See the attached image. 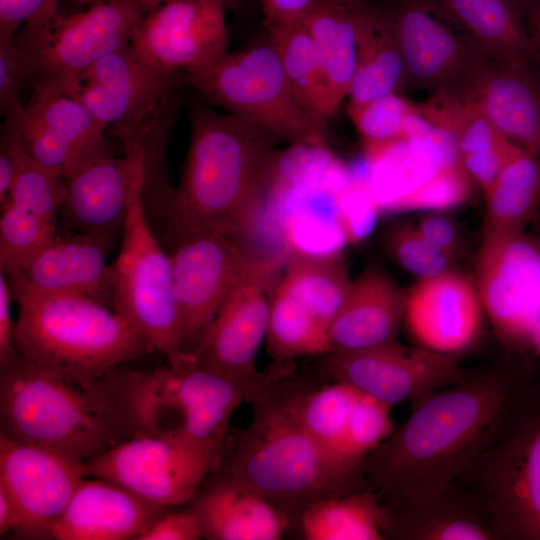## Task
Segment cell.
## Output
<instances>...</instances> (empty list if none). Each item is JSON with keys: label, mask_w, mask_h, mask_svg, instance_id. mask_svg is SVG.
I'll return each instance as SVG.
<instances>
[{"label": "cell", "mask_w": 540, "mask_h": 540, "mask_svg": "<svg viewBox=\"0 0 540 540\" xmlns=\"http://www.w3.org/2000/svg\"><path fill=\"white\" fill-rule=\"evenodd\" d=\"M529 63L492 62L473 99L502 135L540 157V81Z\"/></svg>", "instance_id": "27"}, {"label": "cell", "mask_w": 540, "mask_h": 540, "mask_svg": "<svg viewBox=\"0 0 540 540\" xmlns=\"http://www.w3.org/2000/svg\"><path fill=\"white\" fill-rule=\"evenodd\" d=\"M18 302L13 345L42 367L98 377L149 354V341L121 314L98 300L41 293L10 285Z\"/></svg>", "instance_id": "5"}, {"label": "cell", "mask_w": 540, "mask_h": 540, "mask_svg": "<svg viewBox=\"0 0 540 540\" xmlns=\"http://www.w3.org/2000/svg\"><path fill=\"white\" fill-rule=\"evenodd\" d=\"M287 256L284 247L258 256L203 334L193 364L239 380L250 392L263 379L256 355L266 338L271 300Z\"/></svg>", "instance_id": "13"}, {"label": "cell", "mask_w": 540, "mask_h": 540, "mask_svg": "<svg viewBox=\"0 0 540 540\" xmlns=\"http://www.w3.org/2000/svg\"><path fill=\"white\" fill-rule=\"evenodd\" d=\"M0 423V436L84 463L135 436L120 369L76 376L19 353L0 365Z\"/></svg>", "instance_id": "3"}, {"label": "cell", "mask_w": 540, "mask_h": 540, "mask_svg": "<svg viewBox=\"0 0 540 540\" xmlns=\"http://www.w3.org/2000/svg\"><path fill=\"white\" fill-rule=\"evenodd\" d=\"M145 15L137 0H96L81 11L27 22L11 41L26 89L70 96L88 68L131 43Z\"/></svg>", "instance_id": "6"}, {"label": "cell", "mask_w": 540, "mask_h": 540, "mask_svg": "<svg viewBox=\"0 0 540 540\" xmlns=\"http://www.w3.org/2000/svg\"><path fill=\"white\" fill-rule=\"evenodd\" d=\"M514 2L522 12H525L531 11L539 3V0H514Z\"/></svg>", "instance_id": "54"}, {"label": "cell", "mask_w": 540, "mask_h": 540, "mask_svg": "<svg viewBox=\"0 0 540 540\" xmlns=\"http://www.w3.org/2000/svg\"><path fill=\"white\" fill-rule=\"evenodd\" d=\"M470 190L471 179L462 167L437 169L385 210H444L462 204L469 197Z\"/></svg>", "instance_id": "41"}, {"label": "cell", "mask_w": 540, "mask_h": 540, "mask_svg": "<svg viewBox=\"0 0 540 540\" xmlns=\"http://www.w3.org/2000/svg\"><path fill=\"white\" fill-rule=\"evenodd\" d=\"M535 352L537 354H540V322L538 324V327L536 329V332L534 334V337H533V340H532V345Z\"/></svg>", "instance_id": "57"}, {"label": "cell", "mask_w": 540, "mask_h": 540, "mask_svg": "<svg viewBox=\"0 0 540 540\" xmlns=\"http://www.w3.org/2000/svg\"><path fill=\"white\" fill-rule=\"evenodd\" d=\"M246 2V0H224L227 10L238 11Z\"/></svg>", "instance_id": "56"}, {"label": "cell", "mask_w": 540, "mask_h": 540, "mask_svg": "<svg viewBox=\"0 0 540 540\" xmlns=\"http://www.w3.org/2000/svg\"><path fill=\"white\" fill-rule=\"evenodd\" d=\"M281 278L327 330L352 283L341 255L320 257L290 251Z\"/></svg>", "instance_id": "38"}, {"label": "cell", "mask_w": 540, "mask_h": 540, "mask_svg": "<svg viewBox=\"0 0 540 540\" xmlns=\"http://www.w3.org/2000/svg\"><path fill=\"white\" fill-rule=\"evenodd\" d=\"M476 288L497 336L510 347L532 345L540 322V250L521 233L484 232Z\"/></svg>", "instance_id": "16"}, {"label": "cell", "mask_w": 540, "mask_h": 540, "mask_svg": "<svg viewBox=\"0 0 540 540\" xmlns=\"http://www.w3.org/2000/svg\"><path fill=\"white\" fill-rule=\"evenodd\" d=\"M357 63L348 101L360 103L399 93L406 85L403 56L387 10L355 5Z\"/></svg>", "instance_id": "29"}, {"label": "cell", "mask_w": 540, "mask_h": 540, "mask_svg": "<svg viewBox=\"0 0 540 540\" xmlns=\"http://www.w3.org/2000/svg\"><path fill=\"white\" fill-rule=\"evenodd\" d=\"M184 74L165 72L129 43L105 55L78 79L70 97L120 140L146 135Z\"/></svg>", "instance_id": "14"}, {"label": "cell", "mask_w": 540, "mask_h": 540, "mask_svg": "<svg viewBox=\"0 0 540 540\" xmlns=\"http://www.w3.org/2000/svg\"><path fill=\"white\" fill-rule=\"evenodd\" d=\"M406 294L382 269L369 267L352 281L328 328L330 352L352 351L396 340Z\"/></svg>", "instance_id": "25"}, {"label": "cell", "mask_w": 540, "mask_h": 540, "mask_svg": "<svg viewBox=\"0 0 540 540\" xmlns=\"http://www.w3.org/2000/svg\"><path fill=\"white\" fill-rule=\"evenodd\" d=\"M297 389L262 379L251 391L250 425L240 433L224 475L258 492L286 514L301 516L321 498L355 490L306 431Z\"/></svg>", "instance_id": "4"}, {"label": "cell", "mask_w": 540, "mask_h": 540, "mask_svg": "<svg viewBox=\"0 0 540 540\" xmlns=\"http://www.w3.org/2000/svg\"><path fill=\"white\" fill-rule=\"evenodd\" d=\"M332 1H335L337 3L343 4L346 6H355L365 0H332Z\"/></svg>", "instance_id": "58"}, {"label": "cell", "mask_w": 540, "mask_h": 540, "mask_svg": "<svg viewBox=\"0 0 540 540\" xmlns=\"http://www.w3.org/2000/svg\"><path fill=\"white\" fill-rule=\"evenodd\" d=\"M264 24L302 22L317 0H257Z\"/></svg>", "instance_id": "49"}, {"label": "cell", "mask_w": 540, "mask_h": 540, "mask_svg": "<svg viewBox=\"0 0 540 540\" xmlns=\"http://www.w3.org/2000/svg\"><path fill=\"white\" fill-rule=\"evenodd\" d=\"M184 83L209 104L262 127L281 141L326 143L327 124L297 99L269 38L226 52L208 67L186 74Z\"/></svg>", "instance_id": "9"}, {"label": "cell", "mask_w": 540, "mask_h": 540, "mask_svg": "<svg viewBox=\"0 0 540 540\" xmlns=\"http://www.w3.org/2000/svg\"><path fill=\"white\" fill-rule=\"evenodd\" d=\"M533 60L540 66V53L535 52L533 55Z\"/></svg>", "instance_id": "59"}, {"label": "cell", "mask_w": 540, "mask_h": 540, "mask_svg": "<svg viewBox=\"0 0 540 540\" xmlns=\"http://www.w3.org/2000/svg\"><path fill=\"white\" fill-rule=\"evenodd\" d=\"M419 110V103L399 93L360 103L348 101L346 105L347 115L360 136L368 162L403 140L406 119Z\"/></svg>", "instance_id": "39"}, {"label": "cell", "mask_w": 540, "mask_h": 540, "mask_svg": "<svg viewBox=\"0 0 540 540\" xmlns=\"http://www.w3.org/2000/svg\"><path fill=\"white\" fill-rule=\"evenodd\" d=\"M13 297L7 277L0 272V365L6 363L17 351L13 345L14 323L11 320L10 302Z\"/></svg>", "instance_id": "50"}, {"label": "cell", "mask_w": 540, "mask_h": 540, "mask_svg": "<svg viewBox=\"0 0 540 540\" xmlns=\"http://www.w3.org/2000/svg\"><path fill=\"white\" fill-rule=\"evenodd\" d=\"M109 248L97 238L77 232L56 236L15 273L9 284L41 293L88 296L113 309L106 262Z\"/></svg>", "instance_id": "23"}, {"label": "cell", "mask_w": 540, "mask_h": 540, "mask_svg": "<svg viewBox=\"0 0 540 540\" xmlns=\"http://www.w3.org/2000/svg\"><path fill=\"white\" fill-rule=\"evenodd\" d=\"M145 168L131 193L119 253L109 267L113 309L125 317L170 365L191 359L182 350L169 254L156 238L143 198Z\"/></svg>", "instance_id": "10"}, {"label": "cell", "mask_w": 540, "mask_h": 540, "mask_svg": "<svg viewBox=\"0 0 540 540\" xmlns=\"http://www.w3.org/2000/svg\"><path fill=\"white\" fill-rule=\"evenodd\" d=\"M164 511L137 540H199L203 538L200 518L192 506Z\"/></svg>", "instance_id": "46"}, {"label": "cell", "mask_w": 540, "mask_h": 540, "mask_svg": "<svg viewBox=\"0 0 540 540\" xmlns=\"http://www.w3.org/2000/svg\"><path fill=\"white\" fill-rule=\"evenodd\" d=\"M224 443L182 433L138 435L86 461V475L117 483L165 509L175 508L191 502L221 464Z\"/></svg>", "instance_id": "11"}, {"label": "cell", "mask_w": 540, "mask_h": 540, "mask_svg": "<svg viewBox=\"0 0 540 540\" xmlns=\"http://www.w3.org/2000/svg\"><path fill=\"white\" fill-rule=\"evenodd\" d=\"M317 49L334 113L348 97L357 63L355 6L317 0L302 21Z\"/></svg>", "instance_id": "31"}, {"label": "cell", "mask_w": 540, "mask_h": 540, "mask_svg": "<svg viewBox=\"0 0 540 540\" xmlns=\"http://www.w3.org/2000/svg\"><path fill=\"white\" fill-rule=\"evenodd\" d=\"M455 482L478 501L498 540H540V383Z\"/></svg>", "instance_id": "7"}, {"label": "cell", "mask_w": 540, "mask_h": 540, "mask_svg": "<svg viewBox=\"0 0 540 540\" xmlns=\"http://www.w3.org/2000/svg\"><path fill=\"white\" fill-rule=\"evenodd\" d=\"M531 383L522 367L500 364L415 401L364 460V487L387 513L436 497L495 441Z\"/></svg>", "instance_id": "1"}, {"label": "cell", "mask_w": 540, "mask_h": 540, "mask_svg": "<svg viewBox=\"0 0 540 540\" xmlns=\"http://www.w3.org/2000/svg\"><path fill=\"white\" fill-rule=\"evenodd\" d=\"M300 520L307 540L385 539L386 512L370 488L316 500Z\"/></svg>", "instance_id": "32"}, {"label": "cell", "mask_w": 540, "mask_h": 540, "mask_svg": "<svg viewBox=\"0 0 540 540\" xmlns=\"http://www.w3.org/2000/svg\"><path fill=\"white\" fill-rule=\"evenodd\" d=\"M387 13L403 56L406 84L431 95L474 98L493 61L424 0L406 1Z\"/></svg>", "instance_id": "15"}, {"label": "cell", "mask_w": 540, "mask_h": 540, "mask_svg": "<svg viewBox=\"0 0 540 540\" xmlns=\"http://www.w3.org/2000/svg\"><path fill=\"white\" fill-rule=\"evenodd\" d=\"M325 376L389 407L411 404L453 385L473 371L463 369L453 356L395 341L352 351L327 354Z\"/></svg>", "instance_id": "17"}, {"label": "cell", "mask_w": 540, "mask_h": 540, "mask_svg": "<svg viewBox=\"0 0 540 540\" xmlns=\"http://www.w3.org/2000/svg\"><path fill=\"white\" fill-rule=\"evenodd\" d=\"M85 477L82 461L0 436V487L17 507V535L51 538L53 525Z\"/></svg>", "instance_id": "19"}, {"label": "cell", "mask_w": 540, "mask_h": 540, "mask_svg": "<svg viewBox=\"0 0 540 540\" xmlns=\"http://www.w3.org/2000/svg\"><path fill=\"white\" fill-rule=\"evenodd\" d=\"M143 9L148 13L149 11L158 7L164 0H137Z\"/></svg>", "instance_id": "55"}, {"label": "cell", "mask_w": 540, "mask_h": 540, "mask_svg": "<svg viewBox=\"0 0 540 540\" xmlns=\"http://www.w3.org/2000/svg\"><path fill=\"white\" fill-rule=\"evenodd\" d=\"M61 0H0V45L9 44L27 22L58 11ZM91 4L96 0H74Z\"/></svg>", "instance_id": "45"}, {"label": "cell", "mask_w": 540, "mask_h": 540, "mask_svg": "<svg viewBox=\"0 0 540 540\" xmlns=\"http://www.w3.org/2000/svg\"><path fill=\"white\" fill-rule=\"evenodd\" d=\"M483 310L476 285L450 270L419 279L406 294L403 321L418 346L453 356L478 339Z\"/></svg>", "instance_id": "21"}, {"label": "cell", "mask_w": 540, "mask_h": 540, "mask_svg": "<svg viewBox=\"0 0 540 540\" xmlns=\"http://www.w3.org/2000/svg\"><path fill=\"white\" fill-rule=\"evenodd\" d=\"M24 89V75L11 42L0 45V110L5 118L24 109L25 104L21 99V91Z\"/></svg>", "instance_id": "47"}, {"label": "cell", "mask_w": 540, "mask_h": 540, "mask_svg": "<svg viewBox=\"0 0 540 540\" xmlns=\"http://www.w3.org/2000/svg\"><path fill=\"white\" fill-rule=\"evenodd\" d=\"M20 527V517L16 505L8 493L0 487V535L10 532L17 534Z\"/></svg>", "instance_id": "52"}, {"label": "cell", "mask_w": 540, "mask_h": 540, "mask_svg": "<svg viewBox=\"0 0 540 540\" xmlns=\"http://www.w3.org/2000/svg\"><path fill=\"white\" fill-rule=\"evenodd\" d=\"M203 529L211 540H278L289 515L258 492L222 475L192 499Z\"/></svg>", "instance_id": "26"}, {"label": "cell", "mask_w": 540, "mask_h": 540, "mask_svg": "<svg viewBox=\"0 0 540 540\" xmlns=\"http://www.w3.org/2000/svg\"><path fill=\"white\" fill-rule=\"evenodd\" d=\"M121 379L135 436L182 433L225 442L231 415L250 393L241 381L193 363L121 370Z\"/></svg>", "instance_id": "8"}, {"label": "cell", "mask_w": 540, "mask_h": 540, "mask_svg": "<svg viewBox=\"0 0 540 540\" xmlns=\"http://www.w3.org/2000/svg\"><path fill=\"white\" fill-rule=\"evenodd\" d=\"M63 197V178L19 147L17 176L7 200L0 205L1 273L7 277L15 273L56 236Z\"/></svg>", "instance_id": "22"}, {"label": "cell", "mask_w": 540, "mask_h": 540, "mask_svg": "<svg viewBox=\"0 0 540 540\" xmlns=\"http://www.w3.org/2000/svg\"><path fill=\"white\" fill-rule=\"evenodd\" d=\"M484 232L517 234L540 204V157L520 150L484 193Z\"/></svg>", "instance_id": "35"}, {"label": "cell", "mask_w": 540, "mask_h": 540, "mask_svg": "<svg viewBox=\"0 0 540 540\" xmlns=\"http://www.w3.org/2000/svg\"><path fill=\"white\" fill-rule=\"evenodd\" d=\"M391 407L358 392L349 418L345 456L349 468L361 478L366 457L393 431Z\"/></svg>", "instance_id": "40"}, {"label": "cell", "mask_w": 540, "mask_h": 540, "mask_svg": "<svg viewBox=\"0 0 540 540\" xmlns=\"http://www.w3.org/2000/svg\"><path fill=\"white\" fill-rule=\"evenodd\" d=\"M19 147L12 137L2 132L0 148V205L7 200L17 176Z\"/></svg>", "instance_id": "51"}, {"label": "cell", "mask_w": 540, "mask_h": 540, "mask_svg": "<svg viewBox=\"0 0 540 540\" xmlns=\"http://www.w3.org/2000/svg\"><path fill=\"white\" fill-rule=\"evenodd\" d=\"M265 27L297 99L312 115L327 124L335 113L309 32L302 22L273 23Z\"/></svg>", "instance_id": "34"}, {"label": "cell", "mask_w": 540, "mask_h": 540, "mask_svg": "<svg viewBox=\"0 0 540 540\" xmlns=\"http://www.w3.org/2000/svg\"><path fill=\"white\" fill-rule=\"evenodd\" d=\"M358 392L333 382L314 391H299L301 421L336 473L355 491L364 489L361 478L348 466L345 439L352 407Z\"/></svg>", "instance_id": "33"}, {"label": "cell", "mask_w": 540, "mask_h": 540, "mask_svg": "<svg viewBox=\"0 0 540 540\" xmlns=\"http://www.w3.org/2000/svg\"><path fill=\"white\" fill-rule=\"evenodd\" d=\"M265 339L276 362L330 353L327 328L282 278L271 300Z\"/></svg>", "instance_id": "37"}, {"label": "cell", "mask_w": 540, "mask_h": 540, "mask_svg": "<svg viewBox=\"0 0 540 540\" xmlns=\"http://www.w3.org/2000/svg\"><path fill=\"white\" fill-rule=\"evenodd\" d=\"M384 244L392 259L419 279L452 270L454 259L427 241L416 225L393 226L386 233Z\"/></svg>", "instance_id": "42"}, {"label": "cell", "mask_w": 540, "mask_h": 540, "mask_svg": "<svg viewBox=\"0 0 540 540\" xmlns=\"http://www.w3.org/2000/svg\"><path fill=\"white\" fill-rule=\"evenodd\" d=\"M224 0H164L144 16L131 41L157 68L200 71L228 52Z\"/></svg>", "instance_id": "18"}, {"label": "cell", "mask_w": 540, "mask_h": 540, "mask_svg": "<svg viewBox=\"0 0 540 540\" xmlns=\"http://www.w3.org/2000/svg\"><path fill=\"white\" fill-rule=\"evenodd\" d=\"M166 510L117 483L85 477L53 525L51 538L137 540Z\"/></svg>", "instance_id": "24"}, {"label": "cell", "mask_w": 540, "mask_h": 540, "mask_svg": "<svg viewBox=\"0 0 540 540\" xmlns=\"http://www.w3.org/2000/svg\"><path fill=\"white\" fill-rule=\"evenodd\" d=\"M145 142L123 145L124 157L113 156L110 149L99 152L63 178L60 216L66 232L87 234L112 246L123 233L135 181L145 168Z\"/></svg>", "instance_id": "20"}, {"label": "cell", "mask_w": 540, "mask_h": 540, "mask_svg": "<svg viewBox=\"0 0 540 540\" xmlns=\"http://www.w3.org/2000/svg\"><path fill=\"white\" fill-rule=\"evenodd\" d=\"M403 140L436 169L462 167L455 137L423 116L420 110L406 119Z\"/></svg>", "instance_id": "43"}, {"label": "cell", "mask_w": 540, "mask_h": 540, "mask_svg": "<svg viewBox=\"0 0 540 540\" xmlns=\"http://www.w3.org/2000/svg\"><path fill=\"white\" fill-rule=\"evenodd\" d=\"M338 218L349 243H358L369 236L381 210L368 178L352 177L351 182L337 194Z\"/></svg>", "instance_id": "44"}, {"label": "cell", "mask_w": 540, "mask_h": 540, "mask_svg": "<svg viewBox=\"0 0 540 540\" xmlns=\"http://www.w3.org/2000/svg\"><path fill=\"white\" fill-rule=\"evenodd\" d=\"M179 186L164 219L170 236L217 232L240 238L264 204L266 177L280 141L262 127L195 102Z\"/></svg>", "instance_id": "2"}, {"label": "cell", "mask_w": 540, "mask_h": 540, "mask_svg": "<svg viewBox=\"0 0 540 540\" xmlns=\"http://www.w3.org/2000/svg\"><path fill=\"white\" fill-rule=\"evenodd\" d=\"M422 236L437 249L455 259L462 250L460 233L446 216L428 214L421 217L416 224Z\"/></svg>", "instance_id": "48"}, {"label": "cell", "mask_w": 540, "mask_h": 540, "mask_svg": "<svg viewBox=\"0 0 540 540\" xmlns=\"http://www.w3.org/2000/svg\"><path fill=\"white\" fill-rule=\"evenodd\" d=\"M42 123L55 142L72 157L76 168L91 156L110 149L107 127L79 101L53 91H32L25 105Z\"/></svg>", "instance_id": "36"}, {"label": "cell", "mask_w": 540, "mask_h": 540, "mask_svg": "<svg viewBox=\"0 0 540 540\" xmlns=\"http://www.w3.org/2000/svg\"><path fill=\"white\" fill-rule=\"evenodd\" d=\"M530 38L534 53H540V2L531 10Z\"/></svg>", "instance_id": "53"}, {"label": "cell", "mask_w": 540, "mask_h": 540, "mask_svg": "<svg viewBox=\"0 0 540 540\" xmlns=\"http://www.w3.org/2000/svg\"><path fill=\"white\" fill-rule=\"evenodd\" d=\"M169 253L182 350L191 359L203 334L260 253L217 232L172 236Z\"/></svg>", "instance_id": "12"}, {"label": "cell", "mask_w": 540, "mask_h": 540, "mask_svg": "<svg viewBox=\"0 0 540 540\" xmlns=\"http://www.w3.org/2000/svg\"><path fill=\"white\" fill-rule=\"evenodd\" d=\"M384 536L400 540H498L478 501L456 482L422 504L386 512Z\"/></svg>", "instance_id": "28"}, {"label": "cell", "mask_w": 540, "mask_h": 540, "mask_svg": "<svg viewBox=\"0 0 540 540\" xmlns=\"http://www.w3.org/2000/svg\"><path fill=\"white\" fill-rule=\"evenodd\" d=\"M491 61L531 62L534 50L514 0H434Z\"/></svg>", "instance_id": "30"}]
</instances>
